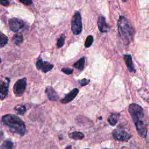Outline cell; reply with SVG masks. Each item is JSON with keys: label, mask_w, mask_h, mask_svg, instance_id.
Listing matches in <instances>:
<instances>
[{"label": "cell", "mask_w": 149, "mask_h": 149, "mask_svg": "<svg viewBox=\"0 0 149 149\" xmlns=\"http://www.w3.org/2000/svg\"><path fill=\"white\" fill-rule=\"evenodd\" d=\"M128 111L132 116L139 135L142 138H146L148 130L143 109L139 104L133 103L129 105Z\"/></svg>", "instance_id": "1"}, {"label": "cell", "mask_w": 149, "mask_h": 149, "mask_svg": "<svg viewBox=\"0 0 149 149\" xmlns=\"http://www.w3.org/2000/svg\"><path fill=\"white\" fill-rule=\"evenodd\" d=\"M2 122L11 132L21 136L25 134L26 130L25 124L18 116L13 114L6 115L2 117Z\"/></svg>", "instance_id": "2"}, {"label": "cell", "mask_w": 149, "mask_h": 149, "mask_svg": "<svg viewBox=\"0 0 149 149\" xmlns=\"http://www.w3.org/2000/svg\"><path fill=\"white\" fill-rule=\"evenodd\" d=\"M118 25V31L121 39L125 44H129L133 39L134 33L131 25L123 16L119 17Z\"/></svg>", "instance_id": "3"}, {"label": "cell", "mask_w": 149, "mask_h": 149, "mask_svg": "<svg viewBox=\"0 0 149 149\" xmlns=\"http://www.w3.org/2000/svg\"><path fill=\"white\" fill-rule=\"evenodd\" d=\"M72 30L74 35H79L82 31V22L80 13L79 12H76L71 22Z\"/></svg>", "instance_id": "4"}, {"label": "cell", "mask_w": 149, "mask_h": 149, "mask_svg": "<svg viewBox=\"0 0 149 149\" xmlns=\"http://www.w3.org/2000/svg\"><path fill=\"white\" fill-rule=\"evenodd\" d=\"M27 85L26 78L18 80L13 86V93L16 97H20L24 93Z\"/></svg>", "instance_id": "5"}, {"label": "cell", "mask_w": 149, "mask_h": 149, "mask_svg": "<svg viewBox=\"0 0 149 149\" xmlns=\"http://www.w3.org/2000/svg\"><path fill=\"white\" fill-rule=\"evenodd\" d=\"M112 136L114 139L121 141H126L130 139L132 135L123 130H115L112 133Z\"/></svg>", "instance_id": "6"}, {"label": "cell", "mask_w": 149, "mask_h": 149, "mask_svg": "<svg viewBox=\"0 0 149 149\" xmlns=\"http://www.w3.org/2000/svg\"><path fill=\"white\" fill-rule=\"evenodd\" d=\"M24 22L23 20L17 19V18H13L9 20V27L11 30L14 32H17L22 29L24 27Z\"/></svg>", "instance_id": "7"}, {"label": "cell", "mask_w": 149, "mask_h": 149, "mask_svg": "<svg viewBox=\"0 0 149 149\" xmlns=\"http://www.w3.org/2000/svg\"><path fill=\"white\" fill-rule=\"evenodd\" d=\"M36 68L37 69L40 70L44 73H47L51 70L53 67L54 65L50 63L47 61H44L42 59H38L36 63Z\"/></svg>", "instance_id": "8"}, {"label": "cell", "mask_w": 149, "mask_h": 149, "mask_svg": "<svg viewBox=\"0 0 149 149\" xmlns=\"http://www.w3.org/2000/svg\"><path fill=\"white\" fill-rule=\"evenodd\" d=\"M9 80L5 79L0 80V100L4 99L8 93Z\"/></svg>", "instance_id": "9"}, {"label": "cell", "mask_w": 149, "mask_h": 149, "mask_svg": "<svg viewBox=\"0 0 149 149\" xmlns=\"http://www.w3.org/2000/svg\"><path fill=\"white\" fill-rule=\"evenodd\" d=\"M79 93V90L77 88H73L70 92L67 94L61 100V102L62 104H67L73 100Z\"/></svg>", "instance_id": "10"}, {"label": "cell", "mask_w": 149, "mask_h": 149, "mask_svg": "<svg viewBox=\"0 0 149 149\" xmlns=\"http://www.w3.org/2000/svg\"><path fill=\"white\" fill-rule=\"evenodd\" d=\"M97 25L99 30L101 33H106L109 31V26L105 21V18L103 16H100L97 21Z\"/></svg>", "instance_id": "11"}, {"label": "cell", "mask_w": 149, "mask_h": 149, "mask_svg": "<svg viewBox=\"0 0 149 149\" xmlns=\"http://www.w3.org/2000/svg\"><path fill=\"white\" fill-rule=\"evenodd\" d=\"M45 93L50 101H56L59 100V96L55 90L51 86H48L45 89Z\"/></svg>", "instance_id": "12"}, {"label": "cell", "mask_w": 149, "mask_h": 149, "mask_svg": "<svg viewBox=\"0 0 149 149\" xmlns=\"http://www.w3.org/2000/svg\"><path fill=\"white\" fill-rule=\"evenodd\" d=\"M123 59L125 62V63L127 67V69L130 72H134L135 69L134 67V65L132 61V58L130 55H124Z\"/></svg>", "instance_id": "13"}, {"label": "cell", "mask_w": 149, "mask_h": 149, "mask_svg": "<svg viewBox=\"0 0 149 149\" xmlns=\"http://www.w3.org/2000/svg\"><path fill=\"white\" fill-rule=\"evenodd\" d=\"M85 59V57H81L80 59H79L73 64V66L76 69H78L79 71H82L84 69Z\"/></svg>", "instance_id": "14"}, {"label": "cell", "mask_w": 149, "mask_h": 149, "mask_svg": "<svg viewBox=\"0 0 149 149\" xmlns=\"http://www.w3.org/2000/svg\"><path fill=\"white\" fill-rule=\"evenodd\" d=\"M69 137L70 139L74 140H82L84 137V135L80 132H73L72 133H69Z\"/></svg>", "instance_id": "15"}, {"label": "cell", "mask_w": 149, "mask_h": 149, "mask_svg": "<svg viewBox=\"0 0 149 149\" xmlns=\"http://www.w3.org/2000/svg\"><path fill=\"white\" fill-rule=\"evenodd\" d=\"M119 117V115L118 113H112L108 119V121L109 125H111V126H115L118 122Z\"/></svg>", "instance_id": "16"}, {"label": "cell", "mask_w": 149, "mask_h": 149, "mask_svg": "<svg viewBox=\"0 0 149 149\" xmlns=\"http://www.w3.org/2000/svg\"><path fill=\"white\" fill-rule=\"evenodd\" d=\"M0 149H15L13 143L10 140H5L0 146Z\"/></svg>", "instance_id": "17"}, {"label": "cell", "mask_w": 149, "mask_h": 149, "mask_svg": "<svg viewBox=\"0 0 149 149\" xmlns=\"http://www.w3.org/2000/svg\"><path fill=\"white\" fill-rule=\"evenodd\" d=\"M15 110L16 111V112L18 114L23 115L26 112V108L23 105H17L15 107Z\"/></svg>", "instance_id": "18"}, {"label": "cell", "mask_w": 149, "mask_h": 149, "mask_svg": "<svg viewBox=\"0 0 149 149\" xmlns=\"http://www.w3.org/2000/svg\"><path fill=\"white\" fill-rule=\"evenodd\" d=\"M8 41V37L3 33L0 32V48L5 46Z\"/></svg>", "instance_id": "19"}, {"label": "cell", "mask_w": 149, "mask_h": 149, "mask_svg": "<svg viewBox=\"0 0 149 149\" xmlns=\"http://www.w3.org/2000/svg\"><path fill=\"white\" fill-rule=\"evenodd\" d=\"M23 37L22 35L16 34L13 38V42L15 44L19 45L23 42Z\"/></svg>", "instance_id": "20"}, {"label": "cell", "mask_w": 149, "mask_h": 149, "mask_svg": "<svg viewBox=\"0 0 149 149\" xmlns=\"http://www.w3.org/2000/svg\"><path fill=\"white\" fill-rule=\"evenodd\" d=\"M93 42V37L92 36H88L87 37L86 41H85V44H84L85 47L86 48L90 47L91 45Z\"/></svg>", "instance_id": "21"}, {"label": "cell", "mask_w": 149, "mask_h": 149, "mask_svg": "<svg viewBox=\"0 0 149 149\" xmlns=\"http://www.w3.org/2000/svg\"><path fill=\"white\" fill-rule=\"evenodd\" d=\"M65 43V37L63 36H61V37H59L58 40L57 41V47L58 48L62 47Z\"/></svg>", "instance_id": "22"}, {"label": "cell", "mask_w": 149, "mask_h": 149, "mask_svg": "<svg viewBox=\"0 0 149 149\" xmlns=\"http://www.w3.org/2000/svg\"><path fill=\"white\" fill-rule=\"evenodd\" d=\"M61 70L62 72H63L64 73H65L66 74H71L73 72V69L68 68H64L62 69Z\"/></svg>", "instance_id": "23"}, {"label": "cell", "mask_w": 149, "mask_h": 149, "mask_svg": "<svg viewBox=\"0 0 149 149\" xmlns=\"http://www.w3.org/2000/svg\"><path fill=\"white\" fill-rule=\"evenodd\" d=\"M79 83L80 84H81V86H86L87 84H88L89 83H90V80H87L86 79H82L81 80L79 81Z\"/></svg>", "instance_id": "24"}, {"label": "cell", "mask_w": 149, "mask_h": 149, "mask_svg": "<svg viewBox=\"0 0 149 149\" xmlns=\"http://www.w3.org/2000/svg\"><path fill=\"white\" fill-rule=\"evenodd\" d=\"M0 3L5 6H7L9 4V2L8 0H0Z\"/></svg>", "instance_id": "25"}, {"label": "cell", "mask_w": 149, "mask_h": 149, "mask_svg": "<svg viewBox=\"0 0 149 149\" xmlns=\"http://www.w3.org/2000/svg\"><path fill=\"white\" fill-rule=\"evenodd\" d=\"M22 3L26 5H29L31 4L32 3V0H19Z\"/></svg>", "instance_id": "26"}, {"label": "cell", "mask_w": 149, "mask_h": 149, "mask_svg": "<svg viewBox=\"0 0 149 149\" xmlns=\"http://www.w3.org/2000/svg\"><path fill=\"white\" fill-rule=\"evenodd\" d=\"M2 137H3V132H2V131L1 130V129L0 128V140L2 139Z\"/></svg>", "instance_id": "27"}, {"label": "cell", "mask_w": 149, "mask_h": 149, "mask_svg": "<svg viewBox=\"0 0 149 149\" xmlns=\"http://www.w3.org/2000/svg\"><path fill=\"white\" fill-rule=\"evenodd\" d=\"M1 58H0V63H1Z\"/></svg>", "instance_id": "28"}, {"label": "cell", "mask_w": 149, "mask_h": 149, "mask_svg": "<svg viewBox=\"0 0 149 149\" xmlns=\"http://www.w3.org/2000/svg\"><path fill=\"white\" fill-rule=\"evenodd\" d=\"M104 149H110V148H104Z\"/></svg>", "instance_id": "29"}, {"label": "cell", "mask_w": 149, "mask_h": 149, "mask_svg": "<svg viewBox=\"0 0 149 149\" xmlns=\"http://www.w3.org/2000/svg\"><path fill=\"white\" fill-rule=\"evenodd\" d=\"M86 149H89V148H86Z\"/></svg>", "instance_id": "30"}]
</instances>
